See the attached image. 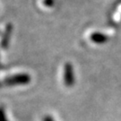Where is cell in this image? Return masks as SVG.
<instances>
[{"label":"cell","instance_id":"obj_2","mask_svg":"<svg viewBox=\"0 0 121 121\" xmlns=\"http://www.w3.org/2000/svg\"><path fill=\"white\" fill-rule=\"evenodd\" d=\"M29 80V78L27 77V76H22V75H20V76H16V77H13L12 79H8L7 80V83L8 84H15V83H23V82H25L26 81H28Z\"/></svg>","mask_w":121,"mask_h":121},{"label":"cell","instance_id":"obj_3","mask_svg":"<svg viewBox=\"0 0 121 121\" xmlns=\"http://www.w3.org/2000/svg\"><path fill=\"white\" fill-rule=\"evenodd\" d=\"M91 39L95 42H104L106 40V37L104 35L95 33V34L91 35Z\"/></svg>","mask_w":121,"mask_h":121},{"label":"cell","instance_id":"obj_1","mask_svg":"<svg viewBox=\"0 0 121 121\" xmlns=\"http://www.w3.org/2000/svg\"><path fill=\"white\" fill-rule=\"evenodd\" d=\"M73 75H72V68L71 65H65V82L67 85H71L73 83Z\"/></svg>","mask_w":121,"mask_h":121},{"label":"cell","instance_id":"obj_4","mask_svg":"<svg viewBox=\"0 0 121 121\" xmlns=\"http://www.w3.org/2000/svg\"><path fill=\"white\" fill-rule=\"evenodd\" d=\"M43 121H53V120H52L51 118H49V117H46L45 118H44Z\"/></svg>","mask_w":121,"mask_h":121}]
</instances>
